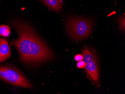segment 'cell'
I'll return each instance as SVG.
<instances>
[{
	"label": "cell",
	"instance_id": "1",
	"mask_svg": "<svg viewBox=\"0 0 125 94\" xmlns=\"http://www.w3.org/2000/svg\"><path fill=\"white\" fill-rule=\"evenodd\" d=\"M11 24L19 38L12 41L11 44L18 51L21 62L35 64L53 57L52 52L30 25L19 20L12 21Z\"/></svg>",
	"mask_w": 125,
	"mask_h": 94
},
{
	"label": "cell",
	"instance_id": "2",
	"mask_svg": "<svg viewBox=\"0 0 125 94\" xmlns=\"http://www.w3.org/2000/svg\"><path fill=\"white\" fill-rule=\"evenodd\" d=\"M66 25L69 35L77 40L88 37L92 31L93 27V22L90 20L74 17L67 19Z\"/></svg>",
	"mask_w": 125,
	"mask_h": 94
},
{
	"label": "cell",
	"instance_id": "3",
	"mask_svg": "<svg viewBox=\"0 0 125 94\" xmlns=\"http://www.w3.org/2000/svg\"><path fill=\"white\" fill-rule=\"evenodd\" d=\"M0 79L19 87L31 88L32 85L18 69L10 65L0 66Z\"/></svg>",
	"mask_w": 125,
	"mask_h": 94
},
{
	"label": "cell",
	"instance_id": "4",
	"mask_svg": "<svg viewBox=\"0 0 125 94\" xmlns=\"http://www.w3.org/2000/svg\"><path fill=\"white\" fill-rule=\"evenodd\" d=\"M11 53L8 41L3 38H0V62H3L10 58Z\"/></svg>",
	"mask_w": 125,
	"mask_h": 94
},
{
	"label": "cell",
	"instance_id": "5",
	"mask_svg": "<svg viewBox=\"0 0 125 94\" xmlns=\"http://www.w3.org/2000/svg\"><path fill=\"white\" fill-rule=\"evenodd\" d=\"M85 67L92 81L95 83H98L99 76L97 60L86 64Z\"/></svg>",
	"mask_w": 125,
	"mask_h": 94
},
{
	"label": "cell",
	"instance_id": "6",
	"mask_svg": "<svg viewBox=\"0 0 125 94\" xmlns=\"http://www.w3.org/2000/svg\"><path fill=\"white\" fill-rule=\"evenodd\" d=\"M82 54L83 57V60L86 64L97 60L94 52L89 49L87 46L83 47L82 50Z\"/></svg>",
	"mask_w": 125,
	"mask_h": 94
},
{
	"label": "cell",
	"instance_id": "7",
	"mask_svg": "<svg viewBox=\"0 0 125 94\" xmlns=\"http://www.w3.org/2000/svg\"><path fill=\"white\" fill-rule=\"evenodd\" d=\"M51 9L59 11L62 7V0H42Z\"/></svg>",
	"mask_w": 125,
	"mask_h": 94
},
{
	"label": "cell",
	"instance_id": "8",
	"mask_svg": "<svg viewBox=\"0 0 125 94\" xmlns=\"http://www.w3.org/2000/svg\"><path fill=\"white\" fill-rule=\"evenodd\" d=\"M10 33V29L7 25H2L0 26V36L8 37Z\"/></svg>",
	"mask_w": 125,
	"mask_h": 94
},
{
	"label": "cell",
	"instance_id": "9",
	"mask_svg": "<svg viewBox=\"0 0 125 94\" xmlns=\"http://www.w3.org/2000/svg\"><path fill=\"white\" fill-rule=\"evenodd\" d=\"M118 22L120 25V29L122 31H124L125 27V16L124 15L120 17L118 19Z\"/></svg>",
	"mask_w": 125,
	"mask_h": 94
},
{
	"label": "cell",
	"instance_id": "10",
	"mask_svg": "<svg viewBox=\"0 0 125 94\" xmlns=\"http://www.w3.org/2000/svg\"><path fill=\"white\" fill-rule=\"evenodd\" d=\"M86 63L84 62L83 60H81L77 63V66L79 68H83L85 67Z\"/></svg>",
	"mask_w": 125,
	"mask_h": 94
},
{
	"label": "cell",
	"instance_id": "11",
	"mask_svg": "<svg viewBox=\"0 0 125 94\" xmlns=\"http://www.w3.org/2000/svg\"><path fill=\"white\" fill-rule=\"evenodd\" d=\"M83 55L80 54L76 55L75 57V60L76 61L79 62L81 61V60H83Z\"/></svg>",
	"mask_w": 125,
	"mask_h": 94
}]
</instances>
